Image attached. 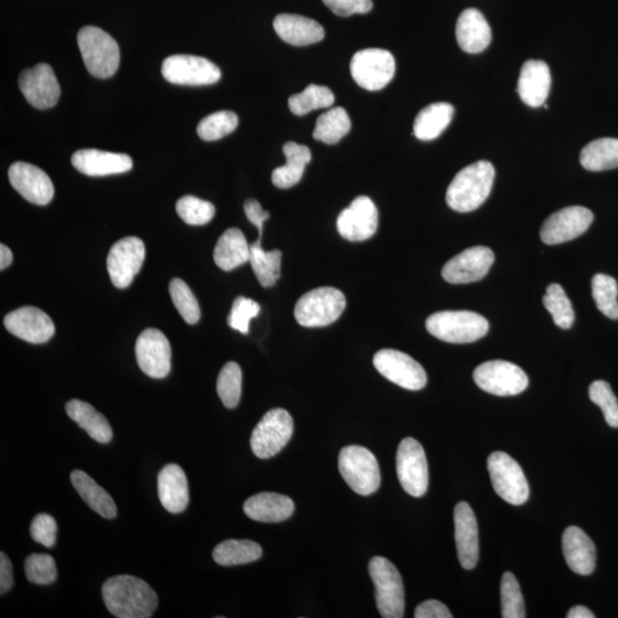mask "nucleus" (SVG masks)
Returning <instances> with one entry per match:
<instances>
[{
    "label": "nucleus",
    "instance_id": "f257e3e1",
    "mask_svg": "<svg viewBox=\"0 0 618 618\" xmlns=\"http://www.w3.org/2000/svg\"><path fill=\"white\" fill-rule=\"evenodd\" d=\"M102 598L109 612L118 618H149L158 605L152 586L130 575L110 577L102 586Z\"/></svg>",
    "mask_w": 618,
    "mask_h": 618
},
{
    "label": "nucleus",
    "instance_id": "f03ea898",
    "mask_svg": "<svg viewBox=\"0 0 618 618\" xmlns=\"http://www.w3.org/2000/svg\"><path fill=\"white\" fill-rule=\"evenodd\" d=\"M495 180L494 165L479 161L456 174L448 187L446 201L457 212H472L487 201Z\"/></svg>",
    "mask_w": 618,
    "mask_h": 618
},
{
    "label": "nucleus",
    "instance_id": "7ed1b4c3",
    "mask_svg": "<svg viewBox=\"0 0 618 618\" xmlns=\"http://www.w3.org/2000/svg\"><path fill=\"white\" fill-rule=\"evenodd\" d=\"M85 67L97 78L113 77L120 67L121 52L115 39L98 27L87 26L77 35Z\"/></svg>",
    "mask_w": 618,
    "mask_h": 618
},
{
    "label": "nucleus",
    "instance_id": "20e7f679",
    "mask_svg": "<svg viewBox=\"0 0 618 618\" xmlns=\"http://www.w3.org/2000/svg\"><path fill=\"white\" fill-rule=\"evenodd\" d=\"M432 336L451 344H470L488 334L489 323L482 315L469 311L435 313L426 320Z\"/></svg>",
    "mask_w": 618,
    "mask_h": 618
},
{
    "label": "nucleus",
    "instance_id": "39448f33",
    "mask_svg": "<svg viewBox=\"0 0 618 618\" xmlns=\"http://www.w3.org/2000/svg\"><path fill=\"white\" fill-rule=\"evenodd\" d=\"M346 308L344 293L335 288L309 291L298 300L295 318L300 326L322 328L336 322Z\"/></svg>",
    "mask_w": 618,
    "mask_h": 618
},
{
    "label": "nucleus",
    "instance_id": "423d86ee",
    "mask_svg": "<svg viewBox=\"0 0 618 618\" xmlns=\"http://www.w3.org/2000/svg\"><path fill=\"white\" fill-rule=\"evenodd\" d=\"M339 472L356 494L369 496L380 487L379 464L370 450L361 446L342 449L338 459Z\"/></svg>",
    "mask_w": 618,
    "mask_h": 618
},
{
    "label": "nucleus",
    "instance_id": "0eeeda50",
    "mask_svg": "<svg viewBox=\"0 0 618 618\" xmlns=\"http://www.w3.org/2000/svg\"><path fill=\"white\" fill-rule=\"evenodd\" d=\"M369 573L376 586V604L384 618L404 616V586L401 574L390 560L383 557L372 558Z\"/></svg>",
    "mask_w": 618,
    "mask_h": 618
},
{
    "label": "nucleus",
    "instance_id": "6e6552de",
    "mask_svg": "<svg viewBox=\"0 0 618 618\" xmlns=\"http://www.w3.org/2000/svg\"><path fill=\"white\" fill-rule=\"evenodd\" d=\"M487 466L491 483L499 497L512 505H522L528 501L526 475L510 455L496 451L489 456Z\"/></svg>",
    "mask_w": 618,
    "mask_h": 618
},
{
    "label": "nucleus",
    "instance_id": "1a4fd4ad",
    "mask_svg": "<svg viewBox=\"0 0 618 618\" xmlns=\"http://www.w3.org/2000/svg\"><path fill=\"white\" fill-rule=\"evenodd\" d=\"M293 434V421L287 410H269L260 419L251 435V449L258 458L268 459L276 456L288 445Z\"/></svg>",
    "mask_w": 618,
    "mask_h": 618
},
{
    "label": "nucleus",
    "instance_id": "9d476101",
    "mask_svg": "<svg viewBox=\"0 0 618 618\" xmlns=\"http://www.w3.org/2000/svg\"><path fill=\"white\" fill-rule=\"evenodd\" d=\"M473 379L482 391L497 396H513L529 384L526 372L515 364L502 360L488 361L474 370Z\"/></svg>",
    "mask_w": 618,
    "mask_h": 618
},
{
    "label": "nucleus",
    "instance_id": "9b49d317",
    "mask_svg": "<svg viewBox=\"0 0 618 618\" xmlns=\"http://www.w3.org/2000/svg\"><path fill=\"white\" fill-rule=\"evenodd\" d=\"M396 472L402 488L412 497H422L429 489V464L421 443L412 438L401 441L396 453Z\"/></svg>",
    "mask_w": 618,
    "mask_h": 618
},
{
    "label": "nucleus",
    "instance_id": "f8f14e48",
    "mask_svg": "<svg viewBox=\"0 0 618 618\" xmlns=\"http://www.w3.org/2000/svg\"><path fill=\"white\" fill-rule=\"evenodd\" d=\"M351 74L356 84L368 91H379L391 83L395 75L393 54L382 49L361 50L351 61Z\"/></svg>",
    "mask_w": 618,
    "mask_h": 618
},
{
    "label": "nucleus",
    "instance_id": "ddd939ff",
    "mask_svg": "<svg viewBox=\"0 0 618 618\" xmlns=\"http://www.w3.org/2000/svg\"><path fill=\"white\" fill-rule=\"evenodd\" d=\"M162 75L172 84L203 86L219 82L221 71L208 59L178 54L164 60Z\"/></svg>",
    "mask_w": 618,
    "mask_h": 618
},
{
    "label": "nucleus",
    "instance_id": "4468645a",
    "mask_svg": "<svg viewBox=\"0 0 618 618\" xmlns=\"http://www.w3.org/2000/svg\"><path fill=\"white\" fill-rule=\"evenodd\" d=\"M145 256V244L139 237H125L113 245L109 251L107 268L110 280L117 289L130 287L144 264Z\"/></svg>",
    "mask_w": 618,
    "mask_h": 618
},
{
    "label": "nucleus",
    "instance_id": "2eb2a0df",
    "mask_svg": "<svg viewBox=\"0 0 618 618\" xmlns=\"http://www.w3.org/2000/svg\"><path fill=\"white\" fill-rule=\"evenodd\" d=\"M379 374L409 391H421L427 384L424 368L406 353L382 350L374 358Z\"/></svg>",
    "mask_w": 618,
    "mask_h": 618
},
{
    "label": "nucleus",
    "instance_id": "dca6fc26",
    "mask_svg": "<svg viewBox=\"0 0 618 618\" xmlns=\"http://www.w3.org/2000/svg\"><path fill=\"white\" fill-rule=\"evenodd\" d=\"M593 218V213L583 206H568L544 221L541 239L549 245L575 240L588 231Z\"/></svg>",
    "mask_w": 618,
    "mask_h": 618
},
{
    "label": "nucleus",
    "instance_id": "f3484780",
    "mask_svg": "<svg viewBox=\"0 0 618 618\" xmlns=\"http://www.w3.org/2000/svg\"><path fill=\"white\" fill-rule=\"evenodd\" d=\"M378 228V210L368 196H359L340 213L337 229L343 239L362 242L371 239Z\"/></svg>",
    "mask_w": 618,
    "mask_h": 618
},
{
    "label": "nucleus",
    "instance_id": "a211bd4d",
    "mask_svg": "<svg viewBox=\"0 0 618 618\" xmlns=\"http://www.w3.org/2000/svg\"><path fill=\"white\" fill-rule=\"evenodd\" d=\"M19 86L30 105L37 109L53 108L60 100L58 78L47 63H39L34 68L22 71Z\"/></svg>",
    "mask_w": 618,
    "mask_h": 618
},
{
    "label": "nucleus",
    "instance_id": "6ab92c4d",
    "mask_svg": "<svg viewBox=\"0 0 618 618\" xmlns=\"http://www.w3.org/2000/svg\"><path fill=\"white\" fill-rule=\"evenodd\" d=\"M171 345L162 331L147 329L139 336L136 358L139 368L149 377L165 378L171 371Z\"/></svg>",
    "mask_w": 618,
    "mask_h": 618
},
{
    "label": "nucleus",
    "instance_id": "aec40b11",
    "mask_svg": "<svg viewBox=\"0 0 618 618\" xmlns=\"http://www.w3.org/2000/svg\"><path fill=\"white\" fill-rule=\"evenodd\" d=\"M495 261L487 247H473L450 259L442 268V277L451 284H469L487 276Z\"/></svg>",
    "mask_w": 618,
    "mask_h": 618
},
{
    "label": "nucleus",
    "instance_id": "412c9836",
    "mask_svg": "<svg viewBox=\"0 0 618 618\" xmlns=\"http://www.w3.org/2000/svg\"><path fill=\"white\" fill-rule=\"evenodd\" d=\"M4 324L12 335L31 344H45L55 334L52 319L37 307L15 309L5 316Z\"/></svg>",
    "mask_w": 618,
    "mask_h": 618
},
{
    "label": "nucleus",
    "instance_id": "4be33fe9",
    "mask_svg": "<svg viewBox=\"0 0 618 618\" xmlns=\"http://www.w3.org/2000/svg\"><path fill=\"white\" fill-rule=\"evenodd\" d=\"M9 179L12 187L30 203L43 206L53 200L54 186L51 178L33 164L13 163Z\"/></svg>",
    "mask_w": 618,
    "mask_h": 618
},
{
    "label": "nucleus",
    "instance_id": "5701e85b",
    "mask_svg": "<svg viewBox=\"0 0 618 618\" xmlns=\"http://www.w3.org/2000/svg\"><path fill=\"white\" fill-rule=\"evenodd\" d=\"M454 521L459 562L464 569L471 570L479 561V528L472 507L466 502L458 503Z\"/></svg>",
    "mask_w": 618,
    "mask_h": 618
},
{
    "label": "nucleus",
    "instance_id": "b1692460",
    "mask_svg": "<svg viewBox=\"0 0 618 618\" xmlns=\"http://www.w3.org/2000/svg\"><path fill=\"white\" fill-rule=\"evenodd\" d=\"M74 168L89 177H105L129 172L133 161L129 155L82 149L71 157Z\"/></svg>",
    "mask_w": 618,
    "mask_h": 618
},
{
    "label": "nucleus",
    "instance_id": "393cba45",
    "mask_svg": "<svg viewBox=\"0 0 618 618\" xmlns=\"http://www.w3.org/2000/svg\"><path fill=\"white\" fill-rule=\"evenodd\" d=\"M551 90V71L541 60H528L521 68L518 93L527 106L538 108L545 105Z\"/></svg>",
    "mask_w": 618,
    "mask_h": 618
},
{
    "label": "nucleus",
    "instance_id": "a878e982",
    "mask_svg": "<svg viewBox=\"0 0 618 618\" xmlns=\"http://www.w3.org/2000/svg\"><path fill=\"white\" fill-rule=\"evenodd\" d=\"M562 552L570 569L582 576L591 575L596 568V546L581 528L572 526L562 536Z\"/></svg>",
    "mask_w": 618,
    "mask_h": 618
},
{
    "label": "nucleus",
    "instance_id": "bb28decb",
    "mask_svg": "<svg viewBox=\"0 0 618 618\" xmlns=\"http://www.w3.org/2000/svg\"><path fill=\"white\" fill-rule=\"evenodd\" d=\"M158 498L166 511L181 513L189 503L188 481L184 470L177 464L163 467L157 479Z\"/></svg>",
    "mask_w": 618,
    "mask_h": 618
},
{
    "label": "nucleus",
    "instance_id": "cd10ccee",
    "mask_svg": "<svg viewBox=\"0 0 618 618\" xmlns=\"http://www.w3.org/2000/svg\"><path fill=\"white\" fill-rule=\"evenodd\" d=\"M276 34L293 46L319 43L324 38V29L318 21L297 14H280L273 23Z\"/></svg>",
    "mask_w": 618,
    "mask_h": 618
},
{
    "label": "nucleus",
    "instance_id": "c85d7f7f",
    "mask_svg": "<svg viewBox=\"0 0 618 618\" xmlns=\"http://www.w3.org/2000/svg\"><path fill=\"white\" fill-rule=\"evenodd\" d=\"M459 47L470 54L485 51L491 42V29L486 18L477 9H467L459 15L456 25Z\"/></svg>",
    "mask_w": 618,
    "mask_h": 618
},
{
    "label": "nucleus",
    "instance_id": "c756f323",
    "mask_svg": "<svg viewBox=\"0 0 618 618\" xmlns=\"http://www.w3.org/2000/svg\"><path fill=\"white\" fill-rule=\"evenodd\" d=\"M244 513L258 522H282L295 512V503L288 496L275 493H260L252 496L243 505Z\"/></svg>",
    "mask_w": 618,
    "mask_h": 618
},
{
    "label": "nucleus",
    "instance_id": "7c9ffc66",
    "mask_svg": "<svg viewBox=\"0 0 618 618\" xmlns=\"http://www.w3.org/2000/svg\"><path fill=\"white\" fill-rule=\"evenodd\" d=\"M250 244L239 228H229L220 236L213 252L216 265L225 272L250 263Z\"/></svg>",
    "mask_w": 618,
    "mask_h": 618
},
{
    "label": "nucleus",
    "instance_id": "2f4dec72",
    "mask_svg": "<svg viewBox=\"0 0 618 618\" xmlns=\"http://www.w3.org/2000/svg\"><path fill=\"white\" fill-rule=\"evenodd\" d=\"M283 153L287 163L274 170L272 181L275 187L288 189L296 186L303 178L306 165L312 160V154L308 147L293 141L283 146Z\"/></svg>",
    "mask_w": 618,
    "mask_h": 618
},
{
    "label": "nucleus",
    "instance_id": "473e14b6",
    "mask_svg": "<svg viewBox=\"0 0 618 618\" xmlns=\"http://www.w3.org/2000/svg\"><path fill=\"white\" fill-rule=\"evenodd\" d=\"M67 415L90 437L100 443H109L113 439V429L105 416L95 410L91 404L81 400H70L66 404Z\"/></svg>",
    "mask_w": 618,
    "mask_h": 618
},
{
    "label": "nucleus",
    "instance_id": "72a5a7b5",
    "mask_svg": "<svg viewBox=\"0 0 618 618\" xmlns=\"http://www.w3.org/2000/svg\"><path fill=\"white\" fill-rule=\"evenodd\" d=\"M71 483L77 490L79 496L91 507L94 512L102 518L112 520L117 517V507L112 496L105 489L100 487L90 475L83 471L76 470L70 475Z\"/></svg>",
    "mask_w": 618,
    "mask_h": 618
},
{
    "label": "nucleus",
    "instance_id": "f704fd0d",
    "mask_svg": "<svg viewBox=\"0 0 618 618\" xmlns=\"http://www.w3.org/2000/svg\"><path fill=\"white\" fill-rule=\"evenodd\" d=\"M454 113V107L446 102L432 103L425 107L419 112L414 123L416 138L422 141L439 138L453 120Z\"/></svg>",
    "mask_w": 618,
    "mask_h": 618
},
{
    "label": "nucleus",
    "instance_id": "c9c22d12",
    "mask_svg": "<svg viewBox=\"0 0 618 618\" xmlns=\"http://www.w3.org/2000/svg\"><path fill=\"white\" fill-rule=\"evenodd\" d=\"M585 170L600 172L618 168V139L602 138L591 141L581 153Z\"/></svg>",
    "mask_w": 618,
    "mask_h": 618
},
{
    "label": "nucleus",
    "instance_id": "e433bc0d",
    "mask_svg": "<svg viewBox=\"0 0 618 618\" xmlns=\"http://www.w3.org/2000/svg\"><path fill=\"white\" fill-rule=\"evenodd\" d=\"M212 556L220 566H239L259 560L263 556V549L256 542L228 540L218 544Z\"/></svg>",
    "mask_w": 618,
    "mask_h": 618
},
{
    "label": "nucleus",
    "instance_id": "4c0bfd02",
    "mask_svg": "<svg viewBox=\"0 0 618 618\" xmlns=\"http://www.w3.org/2000/svg\"><path fill=\"white\" fill-rule=\"evenodd\" d=\"M351 118L344 108L336 107L316 121L313 138L327 145H336L351 131Z\"/></svg>",
    "mask_w": 618,
    "mask_h": 618
},
{
    "label": "nucleus",
    "instance_id": "58836bf2",
    "mask_svg": "<svg viewBox=\"0 0 618 618\" xmlns=\"http://www.w3.org/2000/svg\"><path fill=\"white\" fill-rule=\"evenodd\" d=\"M250 248V264L261 287H273L281 276L282 252L265 251L258 242L250 244Z\"/></svg>",
    "mask_w": 618,
    "mask_h": 618
},
{
    "label": "nucleus",
    "instance_id": "ea45409f",
    "mask_svg": "<svg viewBox=\"0 0 618 618\" xmlns=\"http://www.w3.org/2000/svg\"><path fill=\"white\" fill-rule=\"evenodd\" d=\"M335 103V94L329 87L311 84L289 98V109L293 115L304 116L316 109L329 108Z\"/></svg>",
    "mask_w": 618,
    "mask_h": 618
},
{
    "label": "nucleus",
    "instance_id": "a19ab883",
    "mask_svg": "<svg viewBox=\"0 0 618 618\" xmlns=\"http://www.w3.org/2000/svg\"><path fill=\"white\" fill-rule=\"evenodd\" d=\"M543 304L552 315L554 323L561 329L573 327L575 313L572 303L566 296L565 290L557 283L550 284L543 297Z\"/></svg>",
    "mask_w": 618,
    "mask_h": 618
},
{
    "label": "nucleus",
    "instance_id": "79ce46f5",
    "mask_svg": "<svg viewBox=\"0 0 618 618\" xmlns=\"http://www.w3.org/2000/svg\"><path fill=\"white\" fill-rule=\"evenodd\" d=\"M592 297L602 314L608 319L618 320V285L614 277L605 274L594 275Z\"/></svg>",
    "mask_w": 618,
    "mask_h": 618
},
{
    "label": "nucleus",
    "instance_id": "37998d69",
    "mask_svg": "<svg viewBox=\"0 0 618 618\" xmlns=\"http://www.w3.org/2000/svg\"><path fill=\"white\" fill-rule=\"evenodd\" d=\"M242 379V370L236 362H228L221 369L217 382V392L226 408L234 409L240 403Z\"/></svg>",
    "mask_w": 618,
    "mask_h": 618
},
{
    "label": "nucleus",
    "instance_id": "c03bdc74",
    "mask_svg": "<svg viewBox=\"0 0 618 618\" xmlns=\"http://www.w3.org/2000/svg\"><path fill=\"white\" fill-rule=\"evenodd\" d=\"M239 125V117L233 112H218L203 118L197 125V134L204 141H216L233 133Z\"/></svg>",
    "mask_w": 618,
    "mask_h": 618
},
{
    "label": "nucleus",
    "instance_id": "a18cd8bd",
    "mask_svg": "<svg viewBox=\"0 0 618 618\" xmlns=\"http://www.w3.org/2000/svg\"><path fill=\"white\" fill-rule=\"evenodd\" d=\"M176 209L179 217L190 226L206 225L216 215L215 205L192 195L181 197Z\"/></svg>",
    "mask_w": 618,
    "mask_h": 618
},
{
    "label": "nucleus",
    "instance_id": "49530a36",
    "mask_svg": "<svg viewBox=\"0 0 618 618\" xmlns=\"http://www.w3.org/2000/svg\"><path fill=\"white\" fill-rule=\"evenodd\" d=\"M170 295L177 311L188 324H196L201 318V309L194 293L188 285L180 280L170 282Z\"/></svg>",
    "mask_w": 618,
    "mask_h": 618
},
{
    "label": "nucleus",
    "instance_id": "de8ad7c7",
    "mask_svg": "<svg viewBox=\"0 0 618 618\" xmlns=\"http://www.w3.org/2000/svg\"><path fill=\"white\" fill-rule=\"evenodd\" d=\"M502 616L504 618H525L526 608L520 585L515 576L507 572L501 584Z\"/></svg>",
    "mask_w": 618,
    "mask_h": 618
},
{
    "label": "nucleus",
    "instance_id": "09e8293b",
    "mask_svg": "<svg viewBox=\"0 0 618 618\" xmlns=\"http://www.w3.org/2000/svg\"><path fill=\"white\" fill-rule=\"evenodd\" d=\"M589 396L602 410L607 424L618 429V401L612 387L605 380H596L589 388Z\"/></svg>",
    "mask_w": 618,
    "mask_h": 618
},
{
    "label": "nucleus",
    "instance_id": "8fccbe9b",
    "mask_svg": "<svg viewBox=\"0 0 618 618\" xmlns=\"http://www.w3.org/2000/svg\"><path fill=\"white\" fill-rule=\"evenodd\" d=\"M25 570L28 581L37 585H49L57 580L58 570L49 554H31L26 559Z\"/></svg>",
    "mask_w": 618,
    "mask_h": 618
},
{
    "label": "nucleus",
    "instance_id": "3c124183",
    "mask_svg": "<svg viewBox=\"0 0 618 618\" xmlns=\"http://www.w3.org/2000/svg\"><path fill=\"white\" fill-rule=\"evenodd\" d=\"M259 313L260 305L257 301L245 297H237L234 300L231 314L228 316V326L240 331L243 335H248L250 321L257 318Z\"/></svg>",
    "mask_w": 618,
    "mask_h": 618
},
{
    "label": "nucleus",
    "instance_id": "603ef678",
    "mask_svg": "<svg viewBox=\"0 0 618 618\" xmlns=\"http://www.w3.org/2000/svg\"><path fill=\"white\" fill-rule=\"evenodd\" d=\"M57 534V521L50 514H38L31 522V537L35 542L44 545L45 548H53L55 542H57Z\"/></svg>",
    "mask_w": 618,
    "mask_h": 618
},
{
    "label": "nucleus",
    "instance_id": "864d4df0",
    "mask_svg": "<svg viewBox=\"0 0 618 618\" xmlns=\"http://www.w3.org/2000/svg\"><path fill=\"white\" fill-rule=\"evenodd\" d=\"M324 5L338 17H351L354 14H367L372 10V0H322Z\"/></svg>",
    "mask_w": 618,
    "mask_h": 618
},
{
    "label": "nucleus",
    "instance_id": "5fc2aeb1",
    "mask_svg": "<svg viewBox=\"0 0 618 618\" xmlns=\"http://www.w3.org/2000/svg\"><path fill=\"white\" fill-rule=\"evenodd\" d=\"M245 215L253 226H256L259 232V237L256 242L263 241L264 223L271 215L263 209V206L256 200H248L244 204Z\"/></svg>",
    "mask_w": 618,
    "mask_h": 618
},
{
    "label": "nucleus",
    "instance_id": "6e6d98bb",
    "mask_svg": "<svg viewBox=\"0 0 618 618\" xmlns=\"http://www.w3.org/2000/svg\"><path fill=\"white\" fill-rule=\"evenodd\" d=\"M416 618H451L450 610L445 604L438 600H427L422 602L415 610Z\"/></svg>",
    "mask_w": 618,
    "mask_h": 618
},
{
    "label": "nucleus",
    "instance_id": "4d7b16f0",
    "mask_svg": "<svg viewBox=\"0 0 618 618\" xmlns=\"http://www.w3.org/2000/svg\"><path fill=\"white\" fill-rule=\"evenodd\" d=\"M14 584L13 567L9 557L4 552L0 553V593L5 594L12 589Z\"/></svg>",
    "mask_w": 618,
    "mask_h": 618
},
{
    "label": "nucleus",
    "instance_id": "13d9d810",
    "mask_svg": "<svg viewBox=\"0 0 618 618\" xmlns=\"http://www.w3.org/2000/svg\"><path fill=\"white\" fill-rule=\"evenodd\" d=\"M568 618H594V615L589 608L585 606H575L569 610L567 614Z\"/></svg>",
    "mask_w": 618,
    "mask_h": 618
},
{
    "label": "nucleus",
    "instance_id": "bf43d9fd",
    "mask_svg": "<svg viewBox=\"0 0 618 618\" xmlns=\"http://www.w3.org/2000/svg\"><path fill=\"white\" fill-rule=\"evenodd\" d=\"M12 261V251L7 248L5 244L0 245V269L4 271V269L12 264Z\"/></svg>",
    "mask_w": 618,
    "mask_h": 618
}]
</instances>
